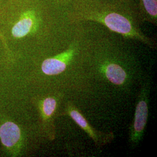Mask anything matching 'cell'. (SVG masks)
I'll return each mask as SVG.
<instances>
[{
	"label": "cell",
	"mask_w": 157,
	"mask_h": 157,
	"mask_svg": "<svg viewBox=\"0 0 157 157\" xmlns=\"http://www.w3.org/2000/svg\"><path fill=\"white\" fill-rule=\"evenodd\" d=\"M52 1L61 6L66 7L70 3H71L72 2H73V1H75V0H52Z\"/></svg>",
	"instance_id": "obj_9"
},
{
	"label": "cell",
	"mask_w": 157,
	"mask_h": 157,
	"mask_svg": "<svg viewBox=\"0 0 157 157\" xmlns=\"http://www.w3.org/2000/svg\"><path fill=\"white\" fill-rule=\"evenodd\" d=\"M66 8L67 16L74 23H98L125 39L157 49L156 40L146 35L141 28L143 22L137 0H75Z\"/></svg>",
	"instance_id": "obj_2"
},
{
	"label": "cell",
	"mask_w": 157,
	"mask_h": 157,
	"mask_svg": "<svg viewBox=\"0 0 157 157\" xmlns=\"http://www.w3.org/2000/svg\"><path fill=\"white\" fill-rule=\"evenodd\" d=\"M26 136L17 124L6 121L0 124V140L5 150L11 155L17 156L23 150Z\"/></svg>",
	"instance_id": "obj_7"
},
{
	"label": "cell",
	"mask_w": 157,
	"mask_h": 157,
	"mask_svg": "<svg viewBox=\"0 0 157 157\" xmlns=\"http://www.w3.org/2000/svg\"><path fill=\"white\" fill-rule=\"evenodd\" d=\"M63 116L71 118L90 137L97 148L109 144L114 140L115 135L112 132L101 131L91 125L83 115L78 105L71 99L67 98L63 101L58 113L57 118Z\"/></svg>",
	"instance_id": "obj_6"
},
{
	"label": "cell",
	"mask_w": 157,
	"mask_h": 157,
	"mask_svg": "<svg viewBox=\"0 0 157 157\" xmlns=\"http://www.w3.org/2000/svg\"><path fill=\"white\" fill-rule=\"evenodd\" d=\"M89 29L90 22L78 23L73 37L67 45L55 53L43 56L45 58L40 64V75L51 79L47 91H61L75 103L81 93Z\"/></svg>",
	"instance_id": "obj_3"
},
{
	"label": "cell",
	"mask_w": 157,
	"mask_h": 157,
	"mask_svg": "<svg viewBox=\"0 0 157 157\" xmlns=\"http://www.w3.org/2000/svg\"><path fill=\"white\" fill-rule=\"evenodd\" d=\"M142 22L157 25V0H137Z\"/></svg>",
	"instance_id": "obj_8"
},
{
	"label": "cell",
	"mask_w": 157,
	"mask_h": 157,
	"mask_svg": "<svg viewBox=\"0 0 157 157\" xmlns=\"http://www.w3.org/2000/svg\"><path fill=\"white\" fill-rule=\"evenodd\" d=\"M67 98L63 93L56 90L40 92L31 98L38 114L37 124L40 133L48 140L56 139L55 119Z\"/></svg>",
	"instance_id": "obj_4"
},
{
	"label": "cell",
	"mask_w": 157,
	"mask_h": 157,
	"mask_svg": "<svg viewBox=\"0 0 157 157\" xmlns=\"http://www.w3.org/2000/svg\"><path fill=\"white\" fill-rule=\"evenodd\" d=\"M151 83V74L146 72L136 93L134 117L129 127L128 141L131 149L139 146L144 136L149 116Z\"/></svg>",
	"instance_id": "obj_5"
},
{
	"label": "cell",
	"mask_w": 157,
	"mask_h": 157,
	"mask_svg": "<svg viewBox=\"0 0 157 157\" xmlns=\"http://www.w3.org/2000/svg\"><path fill=\"white\" fill-rule=\"evenodd\" d=\"M131 41L90 22L78 101L118 105L137 91L146 71Z\"/></svg>",
	"instance_id": "obj_1"
}]
</instances>
